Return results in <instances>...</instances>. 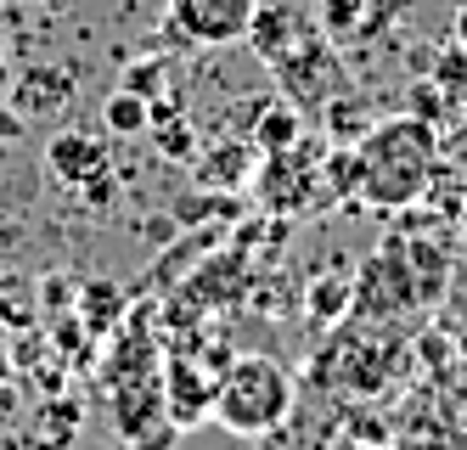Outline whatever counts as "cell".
<instances>
[{"mask_svg":"<svg viewBox=\"0 0 467 450\" xmlns=\"http://www.w3.org/2000/svg\"><path fill=\"white\" fill-rule=\"evenodd\" d=\"M220 361H203V355H175L163 366V411L181 423V428H197L203 417H214V389H220Z\"/></svg>","mask_w":467,"mask_h":450,"instance_id":"5","label":"cell"},{"mask_svg":"<svg viewBox=\"0 0 467 450\" xmlns=\"http://www.w3.org/2000/svg\"><path fill=\"white\" fill-rule=\"evenodd\" d=\"M254 12L259 0H170L163 6V40H175V51H220L248 40Z\"/></svg>","mask_w":467,"mask_h":450,"instance_id":"3","label":"cell"},{"mask_svg":"<svg viewBox=\"0 0 467 450\" xmlns=\"http://www.w3.org/2000/svg\"><path fill=\"white\" fill-rule=\"evenodd\" d=\"M79 423H85L79 400H57V394H51V400L35 405V417H28L23 439H28V450H74Z\"/></svg>","mask_w":467,"mask_h":450,"instance_id":"9","label":"cell"},{"mask_svg":"<svg viewBox=\"0 0 467 450\" xmlns=\"http://www.w3.org/2000/svg\"><path fill=\"white\" fill-rule=\"evenodd\" d=\"M440 169V124L400 113L355 141V192L372 209H411Z\"/></svg>","mask_w":467,"mask_h":450,"instance_id":"1","label":"cell"},{"mask_svg":"<svg viewBox=\"0 0 467 450\" xmlns=\"http://www.w3.org/2000/svg\"><path fill=\"white\" fill-rule=\"evenodd\" d=\"M445 101H451V96L428 79V85H411V108H406V113H417V119H428V124H440V119H445Z\"/></svg>","mask_w":467,"mask_h":450,"instance_id":"15","label":"cell"},{"mask_svg":"<svg viewBox=\"0 0 467 450\" xmlns=\"http://www.w3.org/2000/svg\"><path fill=\"white\" fill-rule=\"evenodd\" d=\"M102 124H108V135H147V130H152V101L119 85V90H108V101H102Z\"/></svg>","mask_w":467,"mask_h":450,"instance_id":"11","label":"cell"},{"mask_svg":"<svg viewBox=\"0 0 467 450\" xmlns=\"http://www.w3.org/2000/svg\"><path fill=\"white\" fill-rule=\"evenodd\" d=\"M321 12H327V28H332V34H349V28L360 23V12H366V0H327Z\"/></svg>","mask_w":467,"mask_h":450,"instance_id":"17","label":"cell"},{"mask_svg":"<svg viewBox=\"0 0 467 450\" xmlns=\"http://www.w3.org/2000/svg\"><path fill=\"white\" fill-rule=\"evenodd\" d=\"M0 141H23V113L0 101Z\"/></svg>","mask_w":467,"mask_h":450,"instance_id":"20","label":"cell"},{"mask_svg":"<svg viewBox=\"0 0 467 450\" xmlns=\"http://www.w3.org/2000/svg\"><path fill=\"white\" fill-rule=\"evenodd\" d=\"M259 147L271 152V158L298 147V113L287 108V101H271V108L259 113Z\"/></svg>","mask_w":467,"mask_h":450,"instance_id":"13","label":"cell"},{"mask_svg":"<svg viewBox=\"0 0 467 450\" xmlns=\"http://www.w3.org/2000/svg\"><path fill=\"white\" fill-rule=\"evenodd\" d=\"M17 417H23V394L12 389V377H0V434L17 428Z\"/></svg>","mask_w":467,"mask_h":450,"instance_id":"19","label":"cell"},{"mask_svg":"<svg viewBox=\"0 0 467 450\" xmlns=\"http://www.w3.org/2000/svg\"><path fill=\"white\" fill-rule=\"evenodd\" d=\"M327 124H332V135H344V141H360V135L372 130V124H366V113L355 108V101H349V108H327Z\"/></svg>","mask_w":467,"mask_h":450,"instance_id":"16","label":"cell"},{"mask_svg":"<svg viewBox=\"0 0 467 450\" xmlns=\"http://www.w3.org/2000/svg\"><path fill=\"white\" fill-rule=\"evenodd\" d=\"M298 400V377L271 361V355H231L220 372V389H214V423L225 434H243V439H265L276 434Z\"/></svg>","mask_w":467,"mask_h":450,"instance_id":"2","label":"cell"},{"mask_svg":"<svg viewBox=\"0 0 467 450\" xmlns=\"http://www.w3.org/2000/svg\"><path fill=\"white\" fill-rule=\"evenodd\" d=\"M456 46H467V0L456 6Z\"/></svg>","mask_w":467,"mask_h":450,"instance_id":"21","label":"cell"},{"mask_svg":"<svg viewBox=\"0 0 467 450\" xmlns=\"http://www.w3.org/2000/svg\"><path fill=\"white\" fill-rule=\"evenodd\" d=\"M40 321V298H35V282L17 270L0 276V332H35Z\"/></svg>","mask_w":467,"mask_h":450,"instance_id":"10","label":"cell"},{"mask_svg":"<svg viewBox=\"0 0 467 450\" xmlns=\"http://www.w3.org/2000/svg\"><path fill=\"white\" fill-rule=\"evenodd\" d=\"M6 85H12V68H6V62H0V96H6Z\"/></svg>","mask_w":467,"mask_h":450,"instance_id":"22","label":"cell"},{"mask_svg":"<svg viewBox=\"0 0 467 450\" xmlns=\"http://www.w3.org/2000/svg\"><path fill=\"white\" fill-rule=\"evenodd\" d=\"M17 90V101H12V108L23 113V119H51L57 108H68V96H74V74H68V68H23V74L12 79Z\"/></svg>","mask_w":467,"mask_h":450,"instance_id":"8","label":"cell"},{"mask_svg":"<svg viewBox=\"0 0 467 450\" xmlns=\"http://www.w3.org/2000/svg\"><path fill=\"white\" fill-rule=\"evenodd\" d=\"M433 85H440L451 101H467V46H445L440 57H433Z\"/></svg>","mask_w":467,"mask_h":450,"instance_id":"14","label":"cell"},{"mask_svg":"<svg viewBox=\"0 0 467 450\" xmlns=\"http://www.w3.org/2000/svg\"><path fill=\"white\" fill-rule=\"evenodd\" d=\"M355 316L366 321H389L400 309H417V282H411V265H406V248L389 242L383 254L366 259V270L355 276Z\"/></svg>","mask_w":467,"mask_h":450,"instance_id":"4","label":"cell"},{"mask_svg":"<svg viewBox=\"0 0 467 450\" xmlns=\"http://www.w3.org/2000/svg\"><path fill=\"white\" fill-rule=\"evenodd\" d=\"M46 163H51V175L62 181V186H85V181H96L108 169V147H102V135H85V130H62V135H51V147H46Z\"/></svg>","mask_w":467,"mask_h":450,"instance_id":"7","label":"cell"},{"mask_svg":"<svg viewBox=\"0 0 467 450\" xmlns=\"http://www.w3.org/2000/svg\"><path fill=\"white\" fill-rule=\"evenodd\" d=\"M271 68H276V79H282L298 101L338 96V90H332V79H338V57H332V46H327V40H316V34H305L298 46H287Z\"/></svg>","mask_w":467,"mask_h":450,"instance_id":"6","label":"cell"},{"mask_svg":"<svg viewBox=\"0 0 467 450\" xmlns=\"http://www.w3.org/2000/svg\"><path fill=\"white\" fill-rule=\"evenodd\" d=\"M305 304H310V321L332 327V321H344V316H349V304H355V282H349V276H316Z\"/></svg>","mask_w":467,"mask_h":450,"instance_id":"12","label":"cell"},{"mask_svg":"<svg viewBox=\"0 0 467 450\" xmlns=\"http://www.w3.org/2000/svg\"><path fill=\"white\" fill-rule=\"evenodd\" d=\"M0 40H6V34H0Z\"/></svg>","mask_w":467,"mask_h":450,"instance_id":"23","label":"cell"},{"mask_svg":"<svg viewBox=\"0 0 467 450\" xmlns=\"http://www.w3.org/2000/svg\"><path fill=\"white\" fill-rule=\"evenodd\" d=\"M152 135H158V147L170 152V158H186V152H192V130H186V124H163V119H158Z\"/></svg>","mask_w":467,"mask_h":450,"instance_id":"18","label":"cell"}]
</instances>
